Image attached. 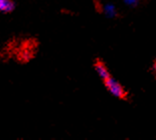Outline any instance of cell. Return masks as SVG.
<instances>
[{"label": "cell", "instance_id": "cell-5", "mask_svg": "<svg viewBox=\"0 0 156 140\" xmlns=\"http://www.w3.org/2000/svg\"><path fill=\"white\" fill-rule=\"evenodd\" d=\"M138 1L139 0H125V2H126V4H128V5H135L138 3Z\"/></svg>", "mask_w": 156, "mask_h": 140}, {"label": "cell", "instance_id": "cell-1", "mask_svg": "<svg viewBox=\"0 0 156 140\" xmlns=\"http://www.w3.org/2000/svg\"><path fill=\"white\" fill-rule=\"evenodd\" d=\"M105 85L112 95L116 96V97H123L124 96L123 88L121 87V85H120L118 82H116L114 79H112L110 77L107 78V79L105 80Z\"/></svg>", "mask_w": 156, "mask_h": 140}, {"label": "cell", "instance_id": "cell-2", "mask_svg": "<svg viewBox=\"0 0 156 140\" xmlns=\"http://www.w3.org/2000/svg\"><path fill=\"white\" fill-rule=\"evenodd\" d=\"M14 2L12 0H0V11L9 13L14 9Z\"/></svg>", "mask_w": 156, "mask_h": 140}, {"label": "cell", "instance_id": "cell-4", "mask_svg": "<svg viewBox=\"0 0 156 140\" xmlns=\"http://www.w3.org/2000/svg\"><path fill=\"white\" fill-rule=\"evenodd\" d=\"M104 13L107 15L108 17H113L116 14V10H115V7L113 6L112 4H106L104 6Z\"/></svg>", "mask_w": 156, "mask_h": 140}, {"label": "cell", "instance_id": "cell-3", "mask_svg": "<svg viewBox=\"0 0 156 140\" xmlns=\"http://www.w3.org/2000/svg\"><path fill=\"white\" fill-rule=\"evenodd\" d=\"M95 69H96L98 75L100 76L102 79L106 80L107 78H109V73H108V70L107 68H106L102 63H97L96 65H95Z\"/></svg>", "mask_w": 156, "mask_h": 140}]
</instances>
